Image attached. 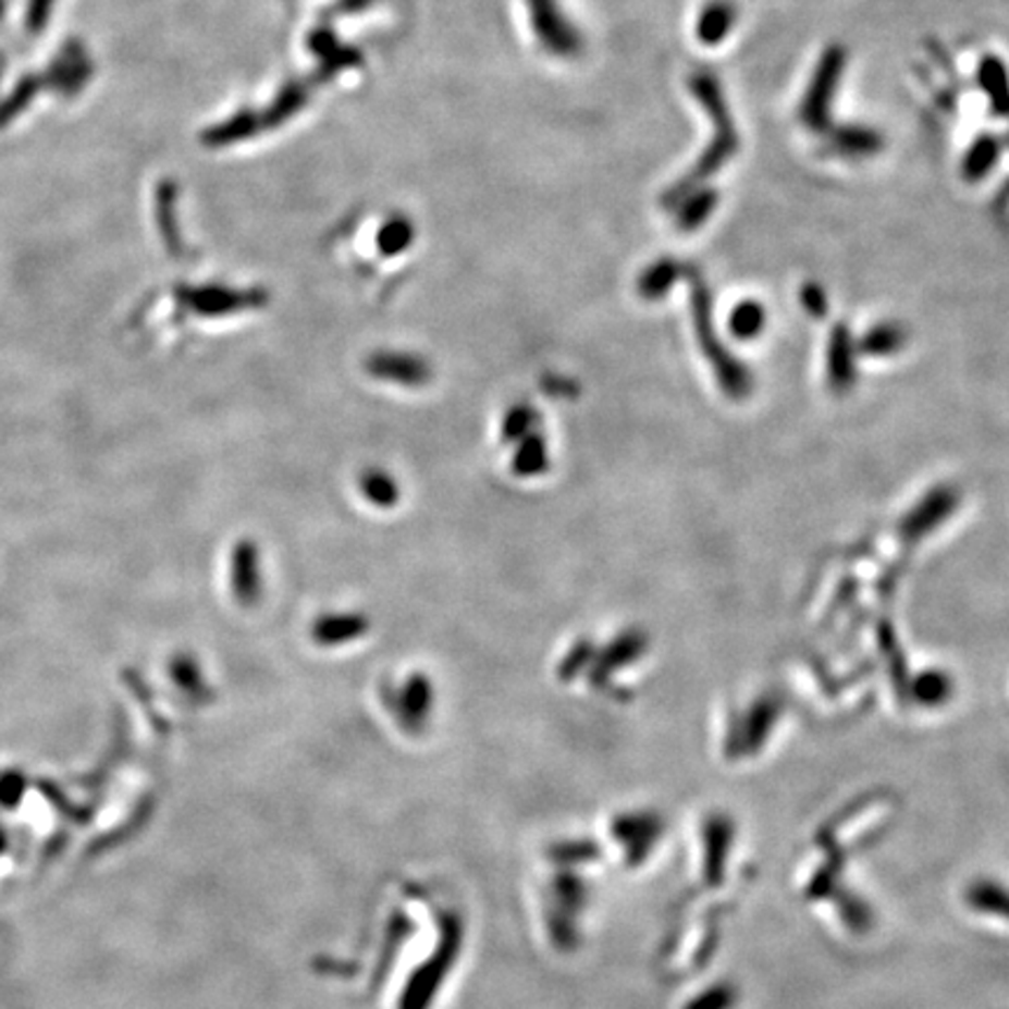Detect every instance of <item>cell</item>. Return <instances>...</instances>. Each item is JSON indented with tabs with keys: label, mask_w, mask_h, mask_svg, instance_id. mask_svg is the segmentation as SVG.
I'll return each instance as SVG.
<instances>
[{
	"label": "cell",
	"mask_w": 1009,
	"mask_h": 1009,
	"mask_svg": "<svg viewBox=\"0 0 1009 1009\" xmlns=\"http://www.w3.org/2000/svg\"><path fill=\"white\" fill-rule=\"evenodd\" d=\"M690 91L713 124V138L706 146V150H703L701 157L694 162V167L668 189V195L664 197L666 206H676L687 195V192H692L699 185L706 183L709 179H713L719 169H723L727 162H731L736 150H739V134H736L731 110L727 106L723 85H719L715 73L711 71L692 73Z\"/></svg>",
	"instance_id": "6da1fadb"
},
{
	"label": "cell",
	"mask_w": 1009,
	"mask_h": 1009,
	"mask_svg": "<svg viewBox=\"0 0 1009 1009\" xmlns=\"http://www.w3.org/2000/svg\"><path fill=\"white\" fill-rule=\"evenodd\" d=\"M676 271L678 267L673 264V262H662V264H656L650 274H648V291L650 293H662L666 291V287L673 283V279H676Z\"/></svg>",
	"instance_id": "9c48e42d"
},
{
	"label": "cell",
	"mask_w": 1009,
	"mask_h": 1009,
	"mask_svg": "<svg viewBox=\"0 0 1009 1009\" xmlns=\"http://www.w3.org/2000/svg\"><path fill=\"white\" fill-rule=\"evenodd\" d=\"M717 192L713 187L699 185L697 189L687 192V195L676 204L678 208V222L685 232H694L699 230L703 222H706L717 208Z\"/></svg>",
	"instance_id": "52a82bcc"
},
{
	"label": "cell",
	"mask_w": 1009,
	"mask_h": 1009,
	"mask_svg": "<svg viewBox=\"0 0 1009 1009\" xmlns=\"http://www.w3.org/2000/svg\"><path fill=\"white\" fill-rule=\"evenodd\" d=\"M1002 146L996 136L982 134L972 140L970 150L963 157V179L968 183H980L996 169Z\"/></svg>",
	"instance_id": "8992f818"
},
{
	"label": "cell",
	"mask_w": 1009,
	"mask_h": 1009,
	"mask_svg": "<svg viewBox=\"0 0 1009 1009\" xmlns=\"http://www.w3.org/2000/svg\"><path fill=\"white\" fill-rule=\"evenodd\" d=\"M760 325H762V309L758 307V304L746 302V304H741L739 309H736V313H734V328L736 330L743 332V334H750V332H755Z\"/></svg>",
	"instance_id": "ba28073f"
},
{
	"label": "cell",
	"mask_w": 1009,
	"mask_h": 1009,
	"mask_svg": "<svg viewBox=\"0 0 1009 1009\" xmlns=\"http://www.w3.org/2000/svg\"><path fill=\"white\" fill-rule=\"evenodd\" d=\"M829 150L846 159H868L884 150V134L864 124H841L827 132Z\"/></svg>",
	"instance_id": "3957f363"
},
{
	"label": "cell",
	"mask_w": 1009,
	"mask_h": 1009,
	"mask_svg": "<svg viewBox=\"0 0 1009 1009\" xmlns=\"http://www.w3.org/2000/svg\"><path fill=\"white\" fill-rule=\"evenodd\" d=\"M976 83H980L982 91L986 94L993 115L1009 120V73L996 54H986L980 61Z\"/></svg>",
	"instance_id": "5b68a950"
},
{
	"label": "cell",
	"mask_w": 1009,
	"mask_h": 1009,
	"mask_svg": "<svg viewBox=\"0 0 1009 1009\" xmlns=\"http://www.w3.org/2000/svg\"><path fill=\"white\" fill-rule=\"evenodd\" d=\"M846 71V50L839 45H829L821 54L819 66L813 71L807 94L799 106V120L813 134H827L832 126V101Z\"/></svg>",
	"instance_id": "7a4b0ae2"
},
{
	"label": "cell",
	"mask_w": 1009,
	"mask_h": 1009,
	"mask_svg": "<svg viewBox=\"0 0 1009 1009\" xmlns=\"http://www.w3.org/2000/svg\"><path fill=\"white\" fill-rule=\"evenodd\" d=\"M736 17H739V14H736L731 0H711V3L703 5L697 20L699 42L706 47L725 42L736 26Z\"/></svg>",
	"instance_id": "277c9868"
}]
</instances>
